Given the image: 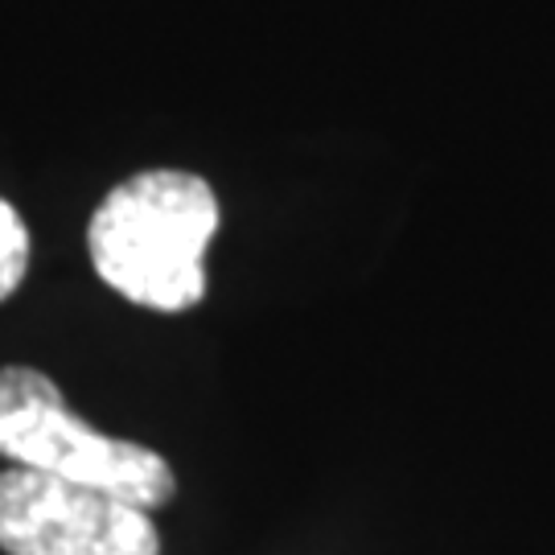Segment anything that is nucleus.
<instances>
[{
    "label": "nucleus",
    "mask_w": 555,
    "mask_h": 555,
    "mask_svg": "<svg viewBox=\"0 0 555 555\" xmlns=\"http://www.w3.org/2000/svg\"><path fill=\"white\" fill-rule=\"evenodd\" d=\"M222 227L215 185L194 169L153 165L116 181L87 219L95 276L137 309L190 313L210 293V247Z\"/></svg>",
    "instance_id": "1"
},
{
    "label": "nucleus",
    "mask_w": 555,
    "mask_h": 555,
    "mask_svg": "<svg viewBox=\"0 0 555 555\" xmlns=\"http://www.w3.org/2000/svg\"><path fill=\"white\" fill-rule=\"evenodd\" d=\"M0 456L9 469L91 486L144 511L178 498V474L157 449L100 433L66 408L54 378L21 362L0 366Z\"/></svg>",
    "instance_id": "2"
},
{
    "label": "nucleus",
    "mask_w": 555,
    "mask_h": 555,
    "mask_svg": "<svg viewBox=\"0 0 555 555\" xmlns=\"http://www.w3.org/2000/svg\"><path fill=\"white\" fill-rule=\"evenodd\" d=\"M0 552L4 555H160L153 511L91 486L0 474Z\"/></svg>",
    "instance_id": "3"
},
{
    "label": "nucleus",
    "mask_w": 555,
    "mask_h": 555,
    "mask_svg": "<svg viewBox=\"0 0 555 555\" xmlns=\"http://www.w3.org/2000/svg\"><path fill=\"white\" fill-rule=\"evenodd\" d=\"M29 263H34L29 222L17 210V202H9L0 194V305L9 297H17V288L29 276Z\"/></svg>",
    "instance_id": "4"
}]
</instances>
